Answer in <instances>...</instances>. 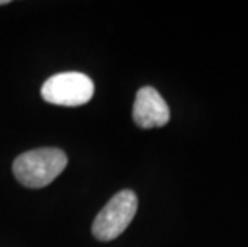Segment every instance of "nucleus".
Wrapping results in <instances>:
<instances>
[{
    "label": "nucleus",
    "mask_w": 248,
    "mask_h": 247,
    "mask_svg": "<svg viewBox=\"0 0 248 247\" xmlns=\"http://www.w3.org/2000/svg\"><path fill=\"white\" fill-rule=\"evenodd\" d=\"M138 210V196L135 191L124 190L110 198L93 222V236L99 241H112L119 238L133 220Z\"/></svg>",
    "instance_id": "2"
},
{
    "label": "nucleus",
    "mask_w": 248,
    "mask_h": 247,
    "mask_svg": "<svg viewBox=\"0 0 248 247\" xmlns=\"http://www.w3.org/2000/svg\"><path fill=\"white\" fill-rule=\"evenodd\" d=\"M8 0H0V5H7Z\"/></svg>",
    "instance_id": "5"
},
{
    "label": "nucleus",
    "mask_w": 248,
    "mask_h": 247,
    "mask_svg": "<svg viewBox=\"0 0 248 247\" xmlns=\"http://www.w3.org/2000/svg\"><path fill=\"white\" fill-rule=\"evenodd\" d=\"M40 93L46 103L76 108L92 99L94 85L92 79L82 72H61L46 79Z\"/></svg>",
    "instance_id": "3"
},
{
    "label": "nucleus",
    "mask_w": 248,
    "mask_h": 247,
    "mask_svg": "<svg viewBox=\"0 0 248 247\" xmlns=\"http://www.w3.org/2000/svg\"><path fill=\"white\" fill-rule=\"evenodd\" d=\"M133 120L141 129H155L168 124L170 109L154 87H141L136 93Z\"/></svg>",
    "instance_id": "4"
},
{
    "label": "nucleus",
    "mask_w": 248,
    "mask_h": 247,
    "mask_svg": "<svg viewBox=\"0 0 248 247\" xmlns=\"http://www.w3.org/2000/svg\"><path fill=\"white\" fill-rule=\"evenodd\" d=\"M67 165V156L58 148L28 151L13 162V173L21 185L28 188L48 186Z\"/></svg>",
    "instance_id": "1"
}]
</instances>
